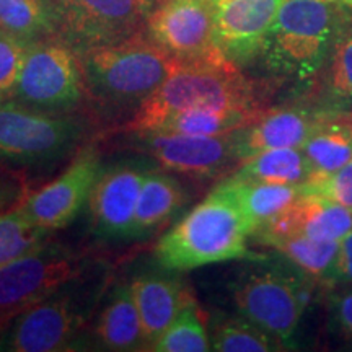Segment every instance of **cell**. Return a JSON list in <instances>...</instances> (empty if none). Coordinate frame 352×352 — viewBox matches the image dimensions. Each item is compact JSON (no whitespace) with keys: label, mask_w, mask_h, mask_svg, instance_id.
Returning <instances> with one entry per match:
<instances>
[{"label":"cell","mask_w":352,"mask_h":352,"mask_svg":"<svg viewBox=\"0 0 352 352\" xmlns=\"http://www.w3.org/2000/svg\"><path fill=\"white\" fill-rule=\"evenodd\" d=\"M328 57L324 100L336 111L352 113V25L336 32Z\"/></svg>","instance_id":"cell-28"},{"label":"cell","mask_w":352,"mask_h":352,"mask_svg":"<svg viewBox=\"0 0 352 352\" xmlns=\"http://www.w3.org/2000/svg\"><path fill=\"white\" fill-rule=\"evenodd\" d=\"M85 274L16 316L0 338V351L59 352L74 349L101 292V280L83 285Z\"/></svg>","instance_id":"cell-5"},{"label":"cell","mask_w":352,"mask_h":352,"mask_svg":"<svg viewBox=\"0 0 352 352\" xmlns=\"http://www.w3.org/2000/svg\"><path fill=\"white\" fill-rule=\"evenodd\" d=\"M30 44L0 32V100H10Z\"/></svg>","instance_id":"cell-32"},{"label":"cell","mask_w":352,"mask_h":352,"mask_svg":"<svg viewBox=\"0 0 352 352\" xmlns=\"http://www.w3.org/2000/svg\"><path fill=\"white\" fill-rule=\"evenodd\" d=\"M138 148L151 155L162 168L176 173L214 178L241 164L239 131L223 135H189L171 132L135 134Z\"/></svg>","instance_id":"cell-12"},{"label":"cell","mask_w":352,"mask_h":352,"mask_svg":"<svg viewBox=\"0 0 352 352\" xmlns=\"http://www.w3.org/2000/svg\"><path fill=\"white\" fill-rule=\"evenodd\" d=\"M267 246H272L277 252L283 253L294 266H297L307 276L333 285L341 241L315 240L305 235H294L270 241Z\"/></svg>","instance_id":"cell-26"},{"label":"cell","mask_w":352,"mask_h":352,"mask_svg":"<svg viewBox=\"0 0 352 352\" xmlns=\"http://www.w3.org/2000/svg\"><path fill=\"white\" fill-rule=\"evenodd\" d=\"M186 201L178 179L158 170H147L140 189L129 239H140L155 232Z\"/></svg>","instance_id":"cell-21"},{"label":"cell","mask_w":352,"mask_h":352,"mask_svg":"<svg viewBox=\"0 0 352 352\" xmlns=\"http://www.w3.org/2000/svg\"><path fill=\"white\" fill-rule=\"evenodd\" d=\"M321 121L318 114L302 108L263 111L253 124L239 131L241 162L272 148H302Z\"/></svg>","instance_id":"cell-17"},{"label":"cell","mask_w":352,"mask_h":352,"mask_svg":"<svg viewBox=\"0 0 352 352\" xmlns=\"http://www.w3.org/2000/svg\"><path fill=\"white\" fill-rule=\"evenodd\" d=\"M311 173L314 170L302 148H272L241 162L235 176L266 183L303 184Z\"/></svg>","instance_id":"cell-24"},{"label":"cell","mask_w":352,"mask_h":352,"mask_svg":"<svg viewBox=\"0 0 352 352\" xmlns=\"http://www.w3.org/2000/svg\"><path fill=\"white\" fill-rule=\"evenodd\" d=\"M151 351L157 352H208L212 351L210 336L202 321L196 302H189L176 320L153 342Z\"/></svg>","instance_id":"cell-29"},{"label":"cell","mask_w":352,"mask_h":352,"mask_svg":"<svg viewBox=\"0 0 352 352\" xmlns=\"http://www.w3.org/2000/svg\"><path fill=\"white\" fill-rule=\"evenodd\" d=\"M0 32L26 44L57 38L52 0H0Z\"/></svg>","instance_id":"cell-22"},{"label":"cell","mask_w":352,"mask_h":352,"mask_svg":"<svg viewBox=\"0 0 352 352\" xmlns=\"http://www.w3.org/2000/svg\"><path fill=\"white\" fill-rule=\"evenodd\" d=\"M305 195H318L352 209V160L324 176H311L302 184Z\"/></svg>","instance_id":"cell-31"},{"label":"cell","mask_w":352,"mask_h":352,"mask_svg":"<svg viewBox=\"0 0 352 352\" xmlns=\"http://www.w3.org/2000/svg\"><path fill=\"white\" fill-rule=\"evenodd\" d=\"M329 324L338 336L352 341V287L331 298Z\"/></svg>","instance_id":"cell-34"},{"label":"cell","mask_w":352,"mask_h":352,"mask_svg":"<svg viewBox=\"0 0 352 352\" xmlns=\"http://www.w3.org/2000/svg\"><path fill=\"white\" fill-rule=\"evenodd\" d=\"M327 2H331L338 7H346V8H352V0H327Z\"/></svg>","instance_id":"cell-36"},{"label":"cell","mask_w":352,"mask_h":352,"mask_svg":"<svg viewBox=\"0 0 352 352\" xmlns=\"http://www.w3.org/2000/svg\"><path fill=\"white\" fill-rule=\"evenodd\" d=\"M28 195L23 175L10 166L0 165V215L20 208Z\"/></svg>","instance_id":"cell-33"},{"label":"cell","mask_w":352,"mask_h":352,"mask_svg":"<svg viewBox=\"0 0 352 352\" xmlns=\"http://www.w3.org/2000/svg\"><path fill=\"white\" fill-rule=\"evenodd\" d=\"M103 171L100 155L85 148L76 160L46 186L30 192L21 202V210L34 226L54 232L69 226L90 201L91 191Z\"/></svg>","instance_id":"cell-13"},{"label":"cell","mask_w":352,"mask_h":352,"mask_svg":"<svg viewBox=\"0 0 352 352\" xmlns=\"http://www.w3.org/2000/svg\"><path fill=\"white\" fill-rule=\"evenodd\" d=\"M352 230V209L318 195H303L290 208L253 233L259 243L305 235L315 240L341 241Z\"/></svg>","instance_id":"cell-16"},{"label":"cell","mask_w":352,"mask_h":352,"mask_svg":"<svg viewBox=\"0 0 352 352\" xmlns=\"http://www.w3.org/2000/svg\"><path fill=\"white\" fill-rule=\"evenodd\" d=\"M2 334H3V329H0V338H2Z\"/></svg>","instance_id":"cell-37"},{"label":"cell","mask_w":352,"mask_h":352,"mask_svg":"<svg viewBox=\"0 0 352 352\" xmlns=\"http://www.w3.org/2000/svg\"><path fill=\"white\" fill-rule=\"evenodd\" d=\"M145 33L178 63L223 56L215 44L210 0H155Z\"/></svg>","instance_id":"cell-11"},{"label":"cell","mask_w":352,"mask_h":352,"mask_svg":"<svg viewBox=\"0 0 352 352\" xmlns=\"http://www.w3.org/2000/svg\"><path fill=\"white\" fill-rule=\"evenodd\" d=\"M78 57L87 96L103 107L135 111L179 65L144 33L85 51Z\"/></svg>","instance_id":"cell-3"},{"label":"cell","mask_w":352,"mask_h":352,"mask_svg":"<svg viewBox=\"0 0 352 352\" xmlns=\"http://www.w3.org/2000/svg\"><path fill=\"white\" fill-rule=\"evenodd\" d=\"M233 302L239 315L285 346L305 311L307 290L296 276L283 270H259L233 285Z\"/></svg>","instance_id":"cell-10"},{"label":"cell","mask_w":352,"mask_h":352,"mask_svg":"<svg viewBox=\"0 0 352 352\" xmlns=\"http://www.w3.org/2000/svg\"><path fill=\"white\" fill-rule=\"evenodd\" d=\"M94 340L104 351H145L142 321L131 284H121L109 294L94 324Z\"/></svg>","instance_id":"cell-19"},{"label":"cell","mask_w":352,"mask_h":352,"mask_svg":"<svg viewBox=\"0 0 352 352\" xmlns=\"http://www.w3.org/2000/svg\"><path fill=\"white\" fill-rule=\"evenodd\" d=\"M50 232L26 217L21 208L0 215V267L46 243Z\"/></svg>","instance_id":"cell-30"},{"label":"cell","mask_w":352,"mask_h":352,"mask_svg":"<svg viewBox=\"0 0 352 352\" xmlns=\"http://www.w3.org/2000/svg\"><path fill=\"white\" fill-rule=\"evenodd\" d=\"M155 0H52L57 38L77 54L126 41L145 30Z\"/></svg>","instance_id":"cell-9"},{"label":"cell","mask_w":352,"mask_h":352,"mask_svg":"<svg viewBox=\"0 0 352 352\" xmlns=\"http://www.w3.org/2000/svg\"><path fill=\"white\" fill-rule=\"evenodd\" d=\"M261 114L263 109H201V111L178 113L162 121L152 132L223 135L245 129L253 124Z\"/></svg>","instance_id":"cell-25"},{"label":"cell","mask_w":352,"mask_h":352,"mask_svg":"<svg viewBox=\"0 0 352 352\" xmlns=\"http://www.w3.org/2000/svg\"><path fill=\"white\" fill-rule=\"evenodd\" d=\"M327 0H284L259 51L272 74L311 78L331 51L340 20Z\"/></svg>","instance_id":"cell-4"},{"label":"cell","mask_w":352,"mask_h":352,"mask_svg":"<svg viewBox=\"0 0 352 352\" xmlns=\"http://www.w3.org/2000/svg\"><path fill=\"white\" fill-rule=\"evenodd\" d=\"M201 109H261L253 83L226 56L179 63L164 85L138 111L124 131L152 132L166 118Z\"/></svg>","instance_id":"cell-1"},{"label":"cell","mask_w":352,"mask_h":352,"mask_svg":"<svg viewBox=\"0 0 352 352\" xmlns=\"http://www.w3.org/2000/svg\"><path fill=\"white\" fill-rule=\"evenodd\" d=\"M233 196L253 233L296 202L303 195L302 184H280L230 176L222 183Z\"/></svg>","instance_id":"cell-20"},{"label":"cell","mask_w":352,"mask_h":352,"mask_svg":"<svg viewBox=\"0 0 352 352\" xmlns=\"http://www.w3.org/2000/svg\"><path fill=\"white\" fill-rule=\"evenodd\" d=\"M248 222L222 183L158 240L155 259L166 271L252 258Z\"/></svg>","instance_id":"cell-2"},{"label":"cell","mask_w":352,"mask_h":352,"mask_svg":"<svg viewBox=\"0 0 352 352\" xmlns=\"http://www.w3.org/2000/svg\"><path fill=\"white\" fill-rule=\"evenodd\" d=\"M82 253L64 245L44 243L0 267V329L46 300L59 289L87 274Z\"/></svg>","instance_id":"cell-6"},{"label":"cell","mask_w":352,"mask_h":352,"mask_svg":"<svg viewBox=\"0 0 352 352\" xmlns=\"http://www.w3.org/2000/svg\"><path fill=\"white\" fill-rule=\"evenodd\" d=\"M87 96L80 57L59 38L30 44L12 98L38 111L65 114Z\"/></svg>","instance_id":"cell-7"},{"label":"cell","mask_w":352,"mask_h":352,"mask_svg":"<svg viewBox=\"0 0 352 352\" xmlns=\"http://www.w3.org/2000/svg\"><path fill=\"white\" fill-rule=\"evenodd\" d=\"M302 151L314 170L311 176L340 170L352 160V120L321 121Z\"/></svg>","instance_id":"cell-23"},{"label":"cell","mask_w":352,"mask_h":352,"mask_svg":"<svg viewBox=\"0 0 352 352\" xmlns=\"http://www.w3.org/2000/svg\"><path fill=\"white\" fill-rule=\"evenodd\" d=\"M131 292L142 321L147 351L173 323L179 311L195 300L178 277L160 272L135 277L131 283Z\"/></svg>","instance_id":"cell-18"},{"label":"cell","mask_w":352,"mask_h":352,"mask_svg":"<svg viewBox=\"0 0 352 352\" xmlns=\"http://www.w3.org/2000/svg\"><path fill=\"white\" fill-rule=\"evenodd\" d=\"M212 351L219 352H271L284 349L277 338L243 316H222L209 333Z\"/></svg>","instance_id":"cell-27"},{"label":"cell","mask_w":352,"mask_h":352,"mask_svg":"<svg viewBox=\"0 0 352 352\" xmlns=\"http://www.w3.org/2000/svg\"><path fill=\"white\" fill-rule=\"evenodd\" d=\"M210 2H214V0H210Z\"/></svg>","instance_id":"cell-38"},{"label":"cell","mask_w":352,"mask_h":352,"mask_svg":"<svg viewBox=\"0 0 352 352\" xmlns=\"http://www.w3.org/2000/svg\"><path fill=\"white\" fill-rule=\"evenodd\" d=\"M333 285L352 287V230L341 240L340 256L334 270Z\"/></svg>","instance_id":"cell-35"},{"label":"cell","mask_w":352,"mask_h":352,"mask_svg":"<svg viewBox=\"0 0 352 352\" xmlns=\"http://www.w3.org/2000/svg\"><path fill=\"white\" fill-rule=\"evenodd\" d=\"M145 173L147 168L131 164L103 168L88 201L96 235L129 239Z\"/></svg>","instance_id":"cell-15"},{"label":"cell","mask_w":352,"mask_h":352,"mask_svg":"<svg viewBox=\"0 0 352 352\" xmlns=\"http://www.w3.org/2000/svg\"><path fill=\"white\" fill-rule=\"evenodd\" d=\"M284 0H214L215 44L236 65L253 60Z\"/></svg>","instance_id":"cell-14"},{"label":"cell","mask_w":352,"mask_h":352,"mask_svg":"<svg viewBox=\"0 0 352 352\" xmlns=\"http://www.w3.org/2000/svg\"><path fill=\"white\" fill-rule=\"evenodd\" d=\"M85 126L69 114L38 111L15 100H0V165L50 164L82 140Z\"/></svg>","instance_id":"cell-8"}]
</instances>
